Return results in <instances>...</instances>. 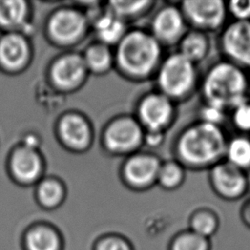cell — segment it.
Masks as SVG:
<instances>
[{
    "label": "cell",
    "mask_w": 250,
    "mask_h": 250,
    "mask_svg": "<svg viewBox=\"0 0 250 250\" xmlns=\"http://www.w3.org/2000/svg\"><path fill=\"white\" fill-rule=\"evenodd\" d=\"M249 90L250 77L246 70L226 60L212 64L202 81L205 103L221 106L229 112L249 99Z\"/></svg>",
    "instance_id": "cell-1"
},
{
    "label": "cell",
    "mask_w": 250,
    "mask_h": 250,
    "mask_svg": "<svg viewBox=\"0 0 250 250\" xmlns=\"http://www.w3.org/2000/svg\"><path fill=\"white\" fill-rule=\"evenodd\" d=\"M228 140L224 127L199 121L183 133L179 152L191 166L212 168L224 160Z\"/></svg>",
    "instance_id": "cell-2"
},
{
    "label": "cell",
    "mask_w": 250,
    "mask_h": 250,
    "mask_svg": "<svg viewBox=\"0 0 250 250\" xmlns=\"http://www.w3.org/2000/svg\"><path fill=\"white\" fill-rule=\"evenodd\" d=\"M159 57V46L153 37L133 31L126 35L117 50L120 65L129 72L145 74L155 64Z\"/></svg>",
    "instance_id": "cell-3"
},
{
    "label": "cell",
    "mask_w": 250,
    "mask_h": 250,
    "mask_svg": "<svg viewBox=\"0 0 250 250\" xmlns=\"http://www.w3.org/2000/svg\"><path fill=\"white\" fill-rule=\"evenodd\" d=\"M224 60L250 70V21H232L222 28L219 37Z\"/></svg>",
    "instance_id": "cell-4"
},
{
    "label": "cell",
    "mask_w": 250,
    "mask_h": 250,
    "mask_svg": "<svg viewBox=\"0 0 250 250\" xmlns=\"http://www.w3.org/2000/svg\"><path fill=\"white\" fill-rule=\"evenodd\" d=\"M209 182L217 196L227 201H235L248 192L250 181L248 173L222 160L209 172Z\"/></svg>",
    "instance_id": "cell-5"
},
{
    "label": "cell",
    "mask_w": 250,
    "mask_h": 250,
    "mask_svg": "<svg viewBox=\"0 0 250 250\" xmlns=\"http://www.w3.org/2000/svg\"><path fill=\"white\" fill-rule=\"evenodd\" d=\"M195 82L194 63L182 54L166 60L159 73L161 88L171 96H183L191 90Z\"/></svg>",
    "instance_id": "cell-6"
},
{
    "label": "cell",
    "mask_w": 250,
    "mask_h": 250,
    "mask_svg": "<svg viewBox=\"0 0 250 250\" xmlns=\"http://www.w3.org/2000/svg\"><path fill=\"white\" fill-rule=\"evenodd\" d=\"M184 14L199 31L222 30L228 16L223 0H189L183 3Z\"/></svg>",
    "instance_id": "cell-7"
},
{
    "label": "cell",
    "mask_w": 250,
    "mask_h": 250,
    "mask_svg": "<svg viewBox=\"0 0 250 250\" xmlns=\"http://www.w3.org/2000/svg\"><path fill=\"white\" fill-rule=\"evenodd\" d=\"M141 139L139 126L130 119L114 122L106 131L105 143L114 150H128L137 146Z\"/></svg>",
    "instance_id": "cell-8"
},
{
    "label": "cell",
    "mask_w": 250,
    "mask_h": 250,
    "mask_svg": "<svg viewBox=\"0 0 250 250\" xmlns=\"http://www.w3.org/2000/svg\"><path fill=\"white\" fill-rule=\"evenodd\" d=\"M84 19L76 11L62 10L56 13L50 21L51 34L61 41L76 38L84 28Z\"/></svg>",
    "instance_id": "cell-9"
},
{
    "label": "cell",
    "mask_w": 250,
    "mask_h": 250,
    "mask_svg": "<svg viewBox=\"0 0 250 250\" xmlns=\"http://www.w3.org/2000/svg\"><path fill=\"white\" fill-rule=\"evenodd\" d=\"M170 114V103L166 98L159 95L147 97L140 106L141 119L151 131H157L165 125Z\"/></svg>",
    "instance_id": "cell-10"
},
{
    "label": "cell",
    "mask_w": 250,
    "mask_h": 250,
    "mask_svg": "<svg viewBox=\"0 0 250 250\" xmlns=\"http://www.w3.org/2000/svg\"><path fill=\"white\" fill-rule=\"evenodd\" d=\"M86 63L75 55L61 58L53 66L52 76L55 82L62 87H71L78 83L84 75Z\"/></svg>",
    "instance_id": "cell-11"
},
{
    "label": "cell",
    "mask_w": 250,
    "mask_h": 250,
    "mask_svg": "<svg viewBox=\"0 0 250 250\" xmlns=\"http://www.w3.org/2000/svg\"><path fill=\"white\" fill-rule=\"evenodd\" d=\"M185 22L182 13L176 8H165L154 19L153 28L162 39L172 40L180 36L184 30Z\"/></svg>",
    "instance_id": "cell-12"
},
{
    "label": "cell",
    "mask_w": 250,
    "mask_h": 250,
    "mask_svg": "<svg viewBox=\"0 0 250 250\" xmlns=\"http://www.w3.org/2000/svg\"><path fill=\"white\" fill-rule=\"evenodd\" d=\"M159 169V163L154 157L139 155L128 161L125 172L132 183L144 185L150 182L158 174Z\"/></svg>",
    "instance_id": "cell-13"
},
{
    "label": "cell",
    "mask_w": 250,
    "mask_h": 250,
    "mask_svg": "<svg viewBox=\"0 0 250 250\" xmlns=\"http://www.w3.org/2000/svg\"><path fill=\"white\" fill-rule=\"evenodd\" d=\"M224 160L248 173L250 171V137L238 134L229 138Z\"/></svg>",
    "instance_id": "cell-14"
},
{
    "label": "cell",
    "mask_w": 250,
    "mask_h": 250,
    "mask_svg": "<svg viewBox=\"0 0 250 250\" xmlns=\"http://www.w3.org/2000/svg\"><path fill=\"white\" fill-rule=\"evenodd\" d=\"M27 56V47L24 40L15 34L4 36L0 40V61L8 67L21 65Z\"/></svg>",
    "instance_id": "cell-15"
},
{
    "label": "cell",
    "mask_w": 250,
    "mask_h": 250,
    "mask_svg": "<svg viewBox=\"0 0 250 250\" xmlns=\"http://www.w3.org/2000/svg\"><path fill=\"white\" fill-rule=\"evenodd\" d=\"M11 163L15 175L23 181L34 179L40 169L38 156L30 147L18 149L14 153Z\"/></svg>",
    "instance_id": "cell-16"
},
{
    "label": "cell",
    "mask_w": 250,
    "mask_h": 250,
    "mask_svg": "<svg viewBox=\"0 0 250 250\" xmlns=\"http://www.w3.org/2000/svg\"><path fill=\"white\" fill-rule=\"evenodd\" d=\"M62 137L72 146H84L89 140V128L86 122L77 115L63 117L60 124Z\"/></svg>",
    "instance_id": "cell-17"
},
{
    "label": "cell",
    "mask_w": 250,
    "mask_h": 250,
    "mask_svg": "<svg viewBox=\"0 0 250 250\" xmlns=\"http://www.w3.org/2000/svg\"><path fill=\"white\" fill-rule=\"evenodd\" d=\"M210 43L207 35L199 30L186 35L181 43V53L191 62L202 61L209 52Z\"/></svg>",
    "instance_id": "cell-18"
},
{
    "label": "cell",
    "mask_w": 250,
    "mask_h": 250,
    "mask_svg": "<svg viewBox=\"0 0 250 250\" xmlns=\"http://www.w3.org/2000/svg\"><path fill=\"white\" fill-rule=\"evenodd\" d=\"M219 227V216L211 209H200L190 219V230L208 239L218 231Z\"/></svg>",
    "instance_id": "cell-19"
},
{
    "label": "cell",
    "mask_w": 250,
    "mask_h": 250,
    "mask_svg": "<svg viewBox=\"0 0 250 250\" xmlns=\"http://www.w3.org/2000/svg\"><path fill=\"white\" fill-rule=\"evenodd\" d=\"M27 250H58L59 239L48 228L39 227L32 229L26 236Z\"/></svg>",
    "instance_id": "cell-20"
},
{
    "label": "cell",
    "mask_w": 250,
    "mask_h": 250,
    "mask_svg": "<svg viewBox=\"0 0 250 250\" xmlns=\"http://www.w3.org/2000/svg\"><path fill=\"white\" fill-rule=\"evenodd\" d=\"M96 31L104 42L113 43L121 37L124 31V24L116 16L107 15L97 21Z\"/></svg>",
    "instance_id": "cell-21"
},
{
    "label": "cell",
    "mask_w": 250,
    "mask_h": 250,
    "mask_svg": "<svg viewBox=\"0 0 250 250\" xmlns=\"http://www.w3.org/2000/svg\"><path fill=\"white\" fill-rule=\"evenodd\" d=\"M26 13L25 3L19 0H0V23L16 25L21 23Z\"/></svg>",
    "instance_id": "cell-22"
},
{
    "label": "cell",
    "mask_w": 250,
    "mask_h": 250,
    "mask_svg": "<svg viewBox=\"0 0 250 250\" xmlns=\"http://www.w3.org/2000/svg\"><path fill=\"white\" fill-rule=\"evenodd\" d=\"M172 250H211V242L210 239L190 230L176 238Z\"/></svg>",
    "instance_id": "cell-23"
},
{
    "label": "cell",
    "mask_w": 250,
    "mask_h": 250,
    "mask_svg": "<svg viewBox=\"0 0 250 250\" xmlns=\"http://www.w3.org/2000/svg\"><path fill=\"white\" fill-rule=\"evenodd\" d=\"M229 118L232 126L239 134L250 133V100H246L229 112Z\"/></svg>",
    "instance_id": "cell-24"
},
{
    "label": "cell",
    "mask_w": 250,
    "mask_h": 250,
    "mask_svg": "<svg viewBox=\"0 0 250 250\" xmlns=\"http://www.w3.org/2000/svg\"><path fill=\"white\" fill-rule=\"evenodd\" d=\"M84 62L94 70H104L110 63V53L105 46L95 45L88 49Z\"/></svg>",
    "instance_id": "cell-25"
},
{
    "label": "cell",
    "mask_w": 250,
    "mask_h": 250,
    "mask_svg": "<svg viewBox=\"0 0 250 250\" xmlns=\"http://www.w3.org/2000/svg\"><path fill=\"white\" fill-rule=\"evenodd\" d=\"M229 118V111L216 104L205 103L200 109V121L224 127Z\"/></svg>",
    "instance_id": "cell-26"
},
{
    "label": "cell",
    "mask_w": 250,
    "mask_h": 250,
    "mask_svg": "<svg viewBox=\"0 0 250 250\" xmlns=\"http://www.w3.org/2000/svg\"><path fill=\"white\" fill-rule=\"evenodd\" d=\"M38 194L43 204L53 206L61 200L62 188L55 181H46L40 185Z\"/></svg>",
    "instance_id": "cell-27"
},
{
    "label": "cell",
    "mask_w": 250,
    "mask_h": 250,
    "mask_svg": "<svg viewBox=\"0 0 250 250\" xmlns=\"http://www.w3.org/2000/svg\"><path fill=\"white\" fill-rule=\"evenodd\" d=\"M158 175L163 186L173 188L182 181L183 171L179 165L175 163H167L159 169Z\"/></svg>",
    "instance_id": "cell-28"
},
{
    "label": "cell",
    "mask_w": 250,
    "mask_h": 250,
    "mask_svg": "<svg viewBox=\"0 0 250 250\" xmlns=\"http://www.w3.org/2000/svg\"><path fill=\"white\" fill-rule=\"evenodd\" d=\"M228 16L232 21H250V0H230L227 2Z\"/></svg>",
    "instance_id": "cell-29"
},
{
    "label": "cell",
    "mask_w": 250,
    "mask_h": 250,
    "mask_svg": "<svg viewBox=\"0 0 250 250\" xmlns=\"http://www.w3.org/2000/svg\"><path fill=\"white\" fill-rule=\"evenodd\" d=\"M147 4L146 1H115L110 5L117 15H132L142 10Z\"/></svg>",
    "instance_id": "cell-30"
},
{
    "label": "cell",
    "mask_w": 250,
    "mask_h": 250,
    "mask_svg": "<svg viewBox=\"0 0 250 250\" xmlns=\"http://www.w3.org/2000/svg\"><path fill=\"white\" fill-rule=\"evenodd\" d=\"M97 250H130L128 244L118 238H107L99 243Z\"/></svg>",
    "instance_id": "cell-31"
},
{
    "label": "cell",
    "mask_w": 250,
    "mask_h": 250,
    "mask_svg": "<svg viewBox=\"0 0 250 250\" xmlns=\"http://www.w3.org/2000/svg\"><path fill=\"white\" fill-rule=\"evenodd\" d=\"M239 215H240V219H241L242 223L248 229H250V196L242 204V206L240 208Z\"/></svg>",
    "instance_id": "cell-32"
},
{
    "label": "cell",
    "mask_w": 250,
    "mask_h": 250,
    "mask_svg": "<svg viewBox=\"0 0 250 250\" xmlns=\"http://www.w3.org/2000/svg\"><path fill=\"white\" fill-rule=\"evenodd\" d=\"M157 133H158L157 131H151L150 130V132H149V134L147 135V138H146L147 143L149 145H155V144L159 143L161 138H160V135L157 134Z\"/></svg>",
    "instance_id": "cell-33"
}]
</instances>
